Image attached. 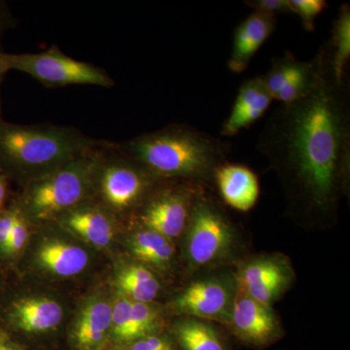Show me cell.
I'll return each mask as SVG.
<instances>
[{"label":"cell","instance_id":"23","mask_svg":"<svg viewBox=\"0 0 350 350\" xmlns=\"http://www.w3.org/2000/svg\"><path fill=\"white\" fill-rule=\"evenodd\" d=\"M331 47L332 66L334 75L338 81L347 76V66L350 59V7L344 4L340 9L337 19L334 23Z\"/></svg>","mask_w":350,"mask_h":350},{"label":"cell","instance_id":"6","mask_svg":"<svg viewBox=\"0 0 350 350\" xmlns=\"http://www.w3.org/2000/svg\"><path fill=\"white\" fill-rule=\"evenodd\" d=\"M94 163V159L78 157L38 182L27 195L31 213L47 218L78 204L86 193Z\"/></svg>","mask_w":350,"mask_h":350},{"label":"cell","instance_id":"16","mask_svg":"<svg viewBox=\"0 0 350 350\" xmlns=\"http://www.w3.org/2000/svg\"><path fill=\"white\" fill-rule=\"evenodd\" d=\"M8 319L21 331L42 333L59 326L63 319V310L51 299H21L9 306Z\"/></svg>","mask_w":350,"mask_h":350},{"label":"cell","instance_id":"30","mask_svg":"<svg viewBox=\"0 0 350 350\" xmlns=\"http://www.w3.org/2000/svg\"><path fill=\"white\" fill-rule=\"evenodd\" d=\"M0 350H19L17 345L14 344L10 336L1 329H0Z\"/></svg>","mask_w":350,"mask_h":350},{"label":"cell","instance_id":"2","mask_svg":"<svg viewBox=\"0 0 350 350\" xmlns=\"http://www.w3.org/2000/svg\"><path fill=\"white\" fill-rule=\"evenodd\" d=\"M126 150L156 176L199 184L213 181L216 170L228 162L231 145L199 129L174 125L137 137Z\"/></svg>","mask_w":350,"mask_h":350},{"label":"cell","instance_id":"21","mask_svg":"<svg viewBox=\"0 0 350 350\" xmlns=\"http://www.w3.org/2000/svg\"><path fill=\"white\" fill-rule=\"evenodd\" d=\"M174 334L181 350H225L222 338L211 322L188 317L176 323Z\"/></svg>","mask_w":350,"mask_h":350},{"label":"cell","instance_id":"24","mask_svg":"<svg viewBox=\"0 0 350 350\" xmlns=\"http://www.w3.org/2000/svg\"><path fill=\"white\" fill-rule=\"evenodd\" d=\"M131 304V299L120 295L112 306L111 334L119 344L128 345L133 342Z\"/></svg>","mask_w":350,"mask_h":350},{"label":"cell","instance_id":"26","mask_svg":"<svg viewBox=\"0 0 350 350\" xmlns=\"http://www.w3.org/2000/svg\"><path fill=\"white\" fill-rule=\"evenodd\" d=\"M27 238H29V230H27V224H25L24 218L18 211H16L15 222H14L12 231H11L10 237H9L8 244L4 258H10L19 254L25 244L27 243Z\"/></svg>","mask_w":350,"mask_h":350},{"label":"cell","instance_id":"3","mask_svg":"<svg viewBox=\"0 0 350 350\" xmlns=\"http://www.w3.org/2000/svg\"><path fill=\"white\" fill-rule=\"evenodd\" d=\"M87 148L86 140L70 131L0 123V158L23 172L56 170Z\"/></svg>","mask_w":350,"mask_h":350},{"label":"cell","instance_id":"18","mask_svg":"<svg viewBox=\"0 0 350 350\" xmlns=\"http://www.w3.org/2000/svg\"><path fill=\"white\" fill-rule=\"evenodd\" d=\"M38 257L43 268L59 276L77 275L86 268L89 262L86 251L62 241L44 244Z\"/></svg>","mask_w":350,"mask_h":350},{"label":"cell","instance_id":"19","mask_svg":"<svg viewBox=\"0 0 350 350\" xmlns=\"http://www.w3.org/2000/svg\"><path fill=\"white\" fill-rule=\"evenodd\" d=\"M130 247L137 260L158 269L169 268L174 257L172 241L150 230L145 229L133 234Z\"/></svg>","mask_w":350,"mask_h":350},{"label":"cell","instance_id":"28","mask_svg":"<svg viewBox=\"0 0 350 350\" xmlns=\"http://www.w3.org/2000/svg\"><path fill=\"white\" fill-rule=\"evenodd\" d=\"M126 345V350H174L169 338L157 333L145 336Z\"/></svg>","mask_w":350,"mask_h":350},{"label":"cell","instance_id":"7","mask_svg":"<svg viewBox=\"0 0 350 350\" xmlns=\"http://www.w3.org/2000/svg\"><path fill=\"white\" fill-rule=\"evenodd\" d=\"M329 52L330 44L327 41L310 61H299L290 52L273 59L268 72L261 76L273 100L289 105L310 94L319 82Z\"/></svg>","mask_w":350,"mask_h":350},{"label":"cell","instance_id":"22","mask_svg":"<svg viewBox=\"0 0 350 350\" xmlns=\"http://www.w3.org/2000/svg\"><path fill=\"white\" fill-rule=\"evenodd\" d=\"M66 224L71 231L98 247H105L112 241L111 223L100 211L93 209L73 211L66 217Z\"/></svg>","mask_w":350,"mask_h":350},{"label":"cell","instance_id":"13","mask_svg":"<svg viewBox=\"0 0 350 350\" xmlns=\"http://www.w3.org/2000/svg\"><path fill=\"white\" fill-rule=\"evenodd\" d=\"M276 27L275 16L254 11L241 21L234 29L228 68L236 75L244 72L258 51L273 36Z\"/></svg>","mask_w":350,"mask_h":350},{"label":"cell","instance_id":"27","mask_svg":"<svg viewBox=\"0 0 350 350\" xmlns=\"http://www.w3.org/2000/svg\"><path fill=\"white\" fill-rule=\"evenodd\" d=\"M246 6L254 12L276 16L282 14H290L289 1L288 0H247L244 1Z\"/></svg>","mask_w":350,"mask_h":350},{"label":"cell","instance_id":"15","mask_svg":"<svg viewBox=\"0 0 350 350\" xmlns=\"http://www.w3.org/2000/svg\"><path fill=\"white\" fill-rule=\"evenodd\" d=\"M213 182L225 204L234 211L247 213L256 206L261 192L259 178L246 165L223 163L214 174Z\"/></svg>","mask_w":350,"mask_h":350},{"label":"cell","instance_id":"14","mask_svg":"<svg viewBox=\"0 0 350 350\" xmlns=\"http://www.w3.org/2000/svg\"><path fill=\"white\" fill-rule=\"evenodd\" d=\"M273 101L261 76L246 80L239 87L231 112L221 128V135L232 137L250 129L266 114Z\"/></svg>","mask_w":350,"mask_h":350},{"label":"cell","instance_id":"10","mask_svg":"<svg viewBox=\"0 0 350 350\" xmlns=\"http://www.w3.org/2000/svg\"><path fill=\"white\" fill-rule=\"evenodd\" d=\"M200 191L199 186L163 191L145 206L140 215L142 225L170 241L178 238L185 232L191 209Z\"/></svg>","mask_w":350,"mask_h":350},{"label":"cell","instance_id":"31","mask_svg":"<svg viewBox=\"0 0 350 350\" xmlns=\"http://www.w3.org/2000/svg\"><path fill=\"white\" fill-rule=\"evenodd\" d=\"M6 184L5 181L0 177V211H1L2 206H3L4 202L6 199Z\"/></svg>","mask_w":350,"mask_h":350},{"label":"cell","instance_id":"9","mask_svg":"<svg viewBox=\"0 0 350 350\" xmlns=\"http://www.w3.org/2000/svg\"><path fill=\"white\" fill-rule=\"evenodd\" d=\"M294 271L286 257L264 255L244 262L237 276L238 286L262 305L271 306L291 286Z\"/></svg>","mask_w":350,"mask_h":350},{"label":"cell","instance_id":"5","mask_svg":"<svg viewBox=\"0 0 350 350\" xmlns=\"http://www.w3.org/2000/svg\"><path fill=\"white\" fill-rule=\"evenodd\" d=\"M17 70L51 85H93L108 87L111 80L92 64L76 61L57 51L39 54L0 53V75Z\"/></svg>","mask_w":350,"mask_h":350},{"label":"cell","instance_id":"4","mask_svg":"<svg viewBox=\"0 0 350 350\" xmlns=\"http://www.w3.org/2000/svg\"><path fill=\"white\" fill-rule=\"evenodd\" d=\"M185 232V257L193 269L230 259L238 243V232L231 220L202 191L196 198Z\"/></svg>","mask_w":350,"mask_h":350},{"label":"cell","instance_id":"8","mask_svg":"<svg viewBox=\"0 0 350 350\" xmlns=\"http://www.w3.org/2000/svg\"><path fill=\"white\" fill-rule=\"evenodd\" d=\"M238 291L237 278L216 275L191 283L174 301L175 312L191 319L229 323Z\"/></svg>","mask_w":350,"mask_h":350},{"label":"cell","instance_id":"20","mask_svg":"<svg viewBox=\"0 0 350 350\" xmlns=\"http://www.w3.org/2000/svg\"><path fill=\"white\" fill-rule=\"evenodd\" d=\"M117 286L121 295L139 303H152L161 289L156 275L139 264L130 265L122 269L117 276Z\"/></svg>","mask_w":350,"mask_h":350},{"label":"cell","instance_id":"17","mask_svg":"<svg viewBox=\"0 0 350 350\" xmlns=\"http://www.w3.org/2000/svg\"><path fill=\"white\" fill-rule=\"evenodd\" d=\"M112 306L103 300L88 304L76 322L73 338L80 350H100L111 333Z\"/></svg>","mask_w":350,"mask_h":350},{"label":"cell","instance_id":"29","mask_svg":"<svg viewBox=\"0 0 350 350\" xmlns=\"http://www.w3.org/2000/svg\"><path fill=\"white\" fill-rule=\"evenodd\" d=\"M15 217V211H0V256L3 257L5 253Z\"/></svg>","mask_w":350,"mask_h":350},{"label":"cell","instance_id":"25","mask_svg":"<svg viewBox=\"0 0 350 350\" xmlns=\"http://www.w3.org/2000/svg\"><path fill=\"white\" fill-rule=\"evenodd\" d=\"M291 14L300 18L301 25L306 31L315 29V22L320 14L328 6L325 0H288Z\"/></svg>","mask_w":350,"mask_h":350},{"label":"cell","instance_id":"32","mask_svg":"<svg viewBox=\"0 0 350 350\" xmlns=\"http://www.w3.org/2000/svg\"><path fill=\"white\" fill-rule=\"evenodd\" d=\"M1 75H0V77H1Z\"/></svg>","mask_w":350,"mask_h":350},{"label":"cell","instance_id":"12","mask_svg":"<svg viewBox=\"0 0 350 350\" xmlns=\"http://www.w3.org/2000/svg\"><path fill=\"white\" fill-rule=\"evenodd\" d=\"M151 172L137 165L118 163L108 167L101 177V193L108 204L119 209L131 208L146 193Z\"/></svg>","mask_w":350,"mask_h":350},{"label":"cell","instance_id":"1","mask_svg":"<svg viewBox=\"0 0 350 350\" xmlns=\"http://www.w3.org/2000/svg\"><path fill=\"white\" fill-rule=\"evenodd\" d=\"M257 148L308 211L335 207L349 172L350 92L347 78L334 75L331 47L312 91L273 110Z\"/></svg>","mask_w":350,"mask_h":350},{"label":"cell","instance_id":"11","mask_svg":"<svg viewBox=\"0 0 350 350\" xmlns=\"http://www.w3.org/2000/svg\"><path fill=\"white\" fill-rule=\"evenodd\" d=\"M228 325L239 340L257 347L273 344L282 333L271 306L255 301L239 286Z\"/></svg>","mask_w":350,"mask_h":350}]
</instances>
